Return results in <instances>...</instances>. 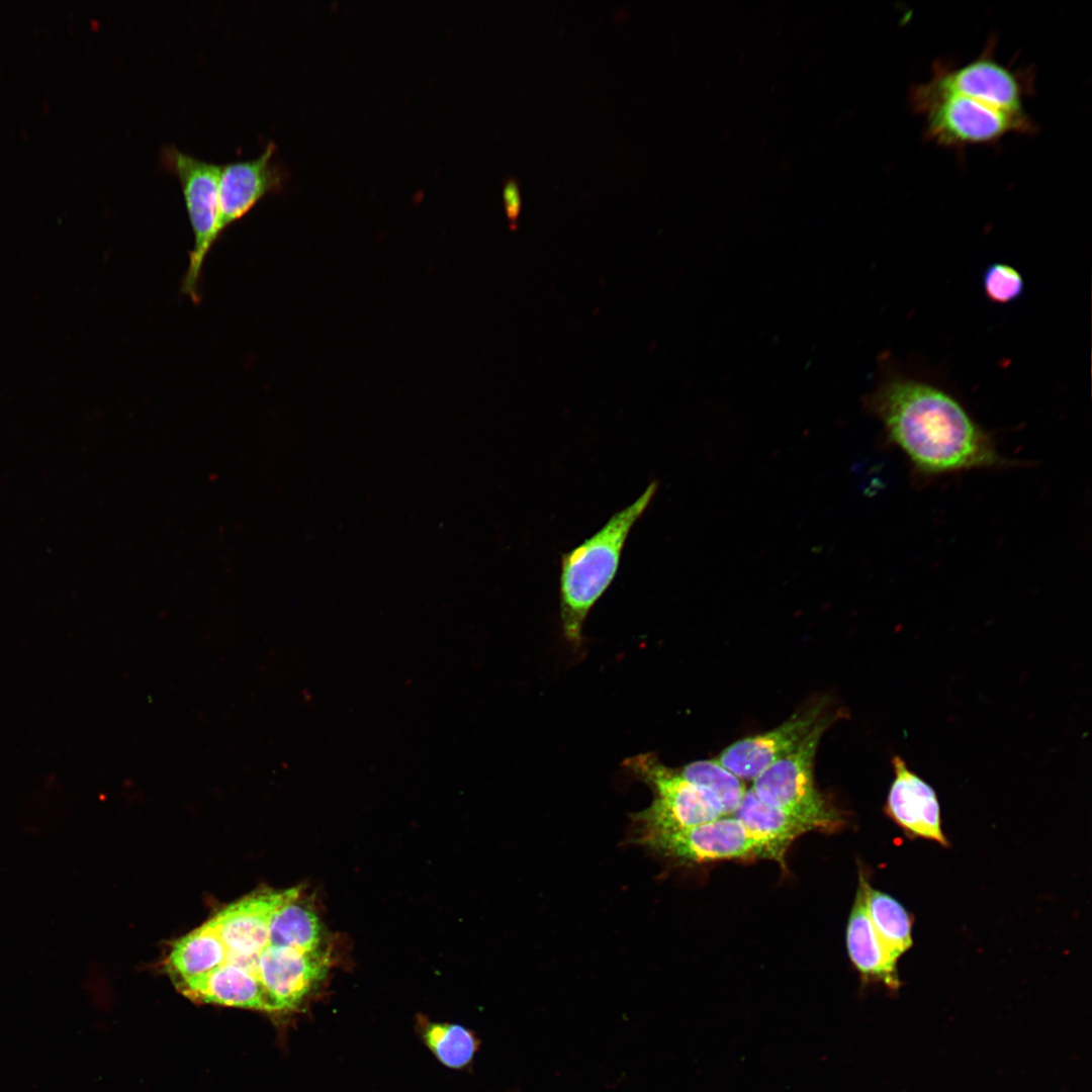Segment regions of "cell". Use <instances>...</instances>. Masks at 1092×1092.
Masks as SVG:
<instances>
[{"label": "cell", "mask_w": 1092, "mask_h": 1092, "mask_svg": "<svg viewBox=\"0 0 1092 1092\" xmlns=\"http://www.w3.org/2000/svg\"><path fill=\"white\" fill-rule=\"evenodd\" d=\"M866 406L921 472L940 474L1007 463L962 404L931 384L888 378L867 396Z\"/></svg>", "instance_id": "obj_1"}, {"label": "cell", "mask_w": 1092, "mask_h": 1092, "mask_svg": "<svg viewBox=\"0 0 1092 1092\" xmlns=\"http://www.w3.org/2000/svg\"><path fill=\"white\" fill-rule=\"evenodd\" d=\"M657 489L658 482L652 480L634 502L613 514L600 530L561 554L560 618L569 642L580 644L585 618L616 577L631 530L651 505Z\"/></svg>", "instance_id": "obj_2"}, {"label": "cell", "mask_w": 1092, "mask_h": 1092, "mask_svg": "<svg viewBox=\"0 0 1092 1092\" xmlns=\"http://www.w3.org/2000/svg\"><path fill=\"white\" fill-rule=\"evenodd\" d=\"M908 102L923 118L924 139L945 149L992 146L1009 134H1034L1038 129L1027 111H1011L977 97L925 93L912 86Z\"/></svg>", "instance_id": "obj_3"}, {"label": "cell", "mask_w": 1092, "mask_h": 1092, "mask_svg": "<svg viewBox=\"0 0 1092 1092\" xmlns=\"http://www.w3.org/2000/svg\"><path fill=\"white\" fill-rule=\"evenodd\" d=\"M623 764L654 794L650 806L633 816L641 834L640 840L723 816L707 794L689 783L677 768L663 764L654 753L637 754Z\"/></svg>", "instance_id": "obj_4"}, {"label": "cell", "mask_w": 1092, "mask_h": 1092, "mask_svg": "<svg viewBox=\"0 0 1092 1092\" xmlns=\"http://www.w3.org/2000/svg\"><path fill=\"white\" fill-rule=\"evenodd\" d=\"M161 158L165 168L175 173L180 181L193 232L194 244L189 252L181 292L197 303L205 259L220 237L217 229L220 165L199 159L175 146L163 147Z\"/></svg>", "instance_id": "obj_5"}, {"label": "cell", "mask_w": 1092, "mask_h": 1092, "mask_svg": "<svg viewBox=\"0 0 1092 1092\" xmlns=\"http://www.w3.org/2000/svg\"><path fill=\"white\" fill-rule=\"evenodd\" d=\"M832 720L826 714L794 751L758 775L751 788L765 804L809 820L820 830L840 825L839 815L817 790L813 775L819 741Z\"/></svg>", "instance_id": "obj_6"}, {"label": "cell", "mask_w": 1092, "mask_h": 1092, "mask_svg": "<svg viewBox=\"0 0 1092 1092\" xmlns=\"http://www.w3.org/2000/svg\"><path fill=\"white\" fill-rule=\"evenodd\" d=\"M996 42L991 36L979 56L963 65L936 60L930 78L914 86L926 93L977 97L1008 110L1026 111L1025 102L1035 89L1034 73L1000 63Z\"/></svg>", "instance_id": "obj_7"}, {"label": "cell", "mask_w": 1092, "mask_h": 1092, "mask_svg": "<svg viewBox=\"0 0 1092 1092\" xmlns=\"http://www.w3.org/2000/svg\"><path fill=\"white\" fill-rule=\"evenodd\" d=\"M657 852L684 861L759 856L769 858L765 843L754 836L734 816L717 819L672 833L641 839Z\"/></svg>", "instance_id": "obj_8"}, {"label": "cell", "mask_w": 1092, "mask_h": 1092, "mask_svg": "<svg viewBox=\"0 0 1092 1092\" xmlns=\"http://www.w3.org/2000/svg\"><path fill=\"white\" fill-rule=\"evenodd\" d=\"M826 714V702L817 701L796 712L778 727L732 743L717 760L741 780L753 781L772 763L794 751Z\"/></svg>", "instance_id": "obj_9"}, {"label": "cell", "mask_w": 1092, "mask_h": 1092, "mask_svg": "<svg viewBox=\"0 0 1092 1092\" xmlns=\"http://www.w3.org/2000/svg\"><path fill=\"white\" fill-rule=\"evenodd\" d=\"M329 965L324 948L305 951L271 941L261 958L259 978L275 1013L297 1009L325 979Z\"/></svg>", "instance_id": "obj_10"}, {"label": "cell", "mask_w": 1092, "mask_h": 1092, "mask_svg": "<svg viewBox=\"0 0 1092 1092\" xmlns=\"http://www.w3.org/2000/svg\"><path fill=\"white\" fill-rule=\"evenodd\" d=\"M276 145L269 142L256 158L220 165L217 229L222 233L244 217L265 195L278 191L285 171L273 162Z\"/></svg>", "instance_id": "obj_11"}, {"label": "cell", "mask_w": 1092, "mask_h": 1092, "mask_svg": "<svg viewBox=\"0 0 1092 1092\" xmlns=\"http://www.w3.org/2000/svg\"><path fill=\"white\" fill-rule=\"evenodd\" d=\"M891 763L894 779L885 805L887 815L908 837L923 838L948 847L934 789L900 755H893Z\"/></svg>", "instance_id": "obj_12"}, {"label": "cell", "mask_w": 1092, "mask_h": 1092, "mask_svg": "<svg viewBox=\"0 0 1092 1092\" xmlns=\"http://www.w3.org/2000/svg\"><path fill=\"white\" fill-rule=\"evenodd\" d=\"M867 876L860 871L855 900L850 912L846 945L849 958L863 982L882 983L890 991H897L901 982L897 963L881 943L867 909Z\"/></svg>", "instance_id": "obj_13"}, {"label": "cell", "mask_w": 1092, "mask_h": 1092, "mask_svg": "<svg viewBox=\"0 0 1092 1092\" xmlns=\"http://www.w3.org/2000/svg\"><path fill=\"white\" fill-rule=\"evenodd\" d=\"M754 836L762 840L769 858L784 864L785 853L790 844L803 833L817 827L802 817L762 802L751 790H746L738 808L732 815Z\"/></svg>", "instance_id": "obj_14"}, {"label": "cell", "mask_w": 1092, "mask_h": 1092, "mask_svg": "<svg viewBox=\"0 0 1092 1092\" xmlns=\"http://www.w3.org/2000/svg\"><path fill=\"white\" fill-rule=\"evenodd\" d=\"M324 929L314 908L301 892L283 904L270 923V940L280 946L311 951L323 948Z\"/></svg>", "instance_id": "obj_15"}, {"label": "cell", "mask_w": 1092, "mask_h": 1092, "mask_svg": "<svg viewBox=\"0 0 1092 1092\" xmlns=\"http://www.w3.org/2000/svg\"><path fill=\"white\" fill-rule=\"evenodd\" d=\"M867 909L874 929L888 954L896 962L913 944V918L892 896L873 889L867 891Z\"/></svg>", "instance_id": "obj_16"}, {"label": "cell", "mask_w": 1092, "mask_h": 1092, "mask_svg": "<svg viewBox=\"0 0 1092 1092\" xmlns=\"http://www.w3.org/2000/svg\"><path fill=\"white\" fill-rule=\"evenodd\" d=\"M677 770L689 783L707 794L723 816L734 814L746 792L743 780L717 759L696 760Z\"/></svg>", "instance_id": "obj_17"}, {"label": "cell", "mask_w": 1092, "mask_h": 1092, "mask_svg": "<svg viewBox=\"0 0 1092 1092\" xmlns=\"http://www.w3.org/2000/svg\"><path fill=\"white\" fill-rule=\"evenodd\" d=\"M420 1028L431 1052L449 1068L466 1067L478 1050L474 1033L461 1025L421 1020Z\"/></svg>", "instance_id": "obj_18"}, {"label": "cell", "mask_w": 1092, "mask_h": 1092, "mask_svg": "<svg viewBox=\"0 0 1092 1092\" xmlns=\"http://www.w3.org/2000/svg\"><path fill=\"white\" fill-rule=\"evenodd\" d=\"M983 287L990 300L1005 304L1021 296L1024 280L1014 267L1005 263H994L985 269Z\"/></svg>", "instance_id": "obj_19"}, {"label": "cell", "mask_w": 1092, "mask_h": 1092, "mask_svg": "<svg viewBox=\"0 0 1092 1092\" xmlns=\"http://www.w3.org/2000/svg\"><path fill=\"white\" fill-rule=\"evenodd\" d=\"M502 193L509 228L515 231L518 229L523 202L520 180L513 175H508L504 179Z\"/></svg>", "instance_id": "obj_20"}]
</instances>
